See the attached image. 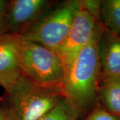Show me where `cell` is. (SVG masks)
I'll list each match as a JSON object with an SVG mask.
<instances>
[{"label": "cell", "instance_id": "6da1fadb", "mask_svg": "<svg viewBox=\"0 0 120 120\" xmlns=\"http://www.w3.org/2000/svg\"><path fill=\"white\" fill-rule=\"evenodd\" d=\"M103 30L99 22L94 37L65 72L62 93L78 110L92 105L99 94L101 75L98 45Z\"/></svg>", "mask_w": 120, "mask_h": 120}, {"label": "cell", "instance_id": "7a4b0ae2", "mask_svg": "<svg viewBox=\"0 0 120 120\" xmlns=\"http://www.w3.org/2000/svg\"><path fill=\"white\" fill-rule=\"evenodd\" d=\"M8 95V110L15 120H38L64 97L61 90L39 86L23 75Z\"/></svg>", "mask_w": 120, "mask_h": 120}, {"label": "cell", "instance_id": "3957f363", "mask_svg": "<svg viewBox=\"0 0 120 120\" xmlns=\"http://www.w3.org/2000/svg\"><path fill=\"white\" fill-rule=\"evenodd\" d=\"M20 62L23 75L31 81L62 91L65 71L56 52L21 36Z\"/></svg>", "mask_w": 120, "mask_h": 120}, {"label": "cell", "instance_id": "277c9868", "mask_svg": "<svg viewBox=\"0 0 120 120\" xmlns=\"http://www.w3.org/2000/svg\"><path fill=\"white\" fill-rule=\"evenodd\" d=\"M81 2L79 0L65 1L49 10L21 35L22 38L56 52L67 37Z\"/></svg>", "mask_w": 120, "mask_h": 120}, {"label": "cell", "instance_id": "5b68a950", "mask_svg": "<svg viewBox=\"0 0 120 120\" xmlns=\"http://www.w3.org/2000/svg\"><path fill=\"white\" fill-rule=\"evenodd\" d=\"M99 20L82 5L64 41L56 53L63 64L65 72L72 64L79 53L94 35Z\"/></svg>", "mask_w": 120, "mask_h": 120}, {"label": "cell", "instance_id": "8992f818", "mask_svg": "<svg viewBox=\"0 0 120 120\" xmlns=\"http://www.w3.org/2000/svg\"><path fill=\"white\" fill-rule=\"evenodd\" d=\"M50 5L46 0L9 1L5 15L8 33L22 35L47 13Z\"/></svg>", "mask_w": 120, "mask_h": 120}, {"label": "cell", "instance_id": "52a82bcc", "mask_svg": "<svg viewBox=\"0 0 120 120\" xmlns=\"http://www.w3.org/2000/svg\"><path fill=\"white\" fill-rule=\"evenodd\" d=\"M20 41L19 35L7 33L0 38V86L8 94L23 75Z\"/></svg>", "mask_w": 120, "mask_h": 120}, {"label": "cell", "instance_id": "ba28073f", "mask_svg": "<svg viewBox=\"0 0 120 120\" xmlns=\"http://www.w3.org/2000/svg\"><path fill=\"white\" fill-rule=\"evenodd\" d=\"M101 77H120V35L103 27L98 45Z\"/></svg>", "mask_w": 120, "mask_h": 120}, {"label": "cell", "instance_id": "9c48e42d", "mask_svg": "<svg viewBox=\"0 0 120 120\" xmlns=\"http://www.w3.org/2000/svg\"><path fill=\"white\" fill-rule=\"evenodd\" d=\"M99 95L105 109L120 119V77H101Z\"/></svg>", "mask_w": 120, "mask_h": 120}, {"label": "cell", "instance_id": "30bf717a", "mask_svg": "<svg viewBox=\"0 0 120 120\" xmlns=\"http://www.w3.org/2000/svg\"><path fill=\"white\" fill-rule=\"evenodd\" d=\"M99 22L105 29L120 35V0L101 1Z\"/></svg>", "mask_w": 120, "mask_h": 120}, {"label": "cell", "instance_id": "8fae6325", "mask_svg": "<svg viewBox=\"0 0 120 120\" xmlns=\"http://www.w3.org/2000/svg\"><path fill=\"white\" fill-rule=\"evenodd\" d=\"M78 112L77 107L64 97L55 107L38 120H77Z\"/></svg>", "mask_w": 120, "mask_h": 120}, {"label": "cell", "instance_id": "7c38bea8", "mask_svg": "<svg viewBox=\"0 0 120 120\" xmlns=\"http://www.w3.org/2000/svg\"><path fill=\"white\" fill-rule=\"evenodd\" d=\"M85 120H120V119L109 113L101 105H99Z\"/></svg>", "mask_w": 120, "mask_h": 120}, {"label": "cell", "instance_id": "4fadbf2b", "mask_svg": "<svg viewBox=\"0 0 120 120\" xmlns=\"http://www.w3.org/2000/svg\"><path fill=\"white\" fill-rule=\"evenodd\" d=\"M9 1L0 0V19L5 17L9 7Z\"/></svg>", "mask_w": 120, "mask_h": 120}, {"label": "cell", "instance_id": "5bb4252c", "mask_svg": "<svg viewBox=\"0 0 120 120\" xmlns=\"http://www.w3.org/2000/svg\"><path fill=\"white\" fill-rule=\"evenodd\" d=\"M8 23L6 17L0 19V38L8 33Z\"/></svg>", "mask_w": 120, "mask_h": 120}, {"label": "cell", "instance_id": "9a60e30c", "mask_svg": "<svg viewBox=\"0 0 120 120\" xmlns=\"http://www.w3.org/2000/svg\"><path fill=\"white\" fill-rule=\"evenodd\" d=\"M0 120H15L8 109H0Z\"/></svg>", "mask_w": 120, "mask_h": 120}]
</instances>
